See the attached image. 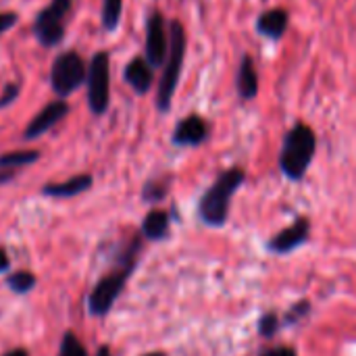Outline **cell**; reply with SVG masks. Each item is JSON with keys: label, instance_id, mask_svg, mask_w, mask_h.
I'll use <instances>...</instances> for the list:
<instances>
[{"label": "cell", "instance_id": "cell-1", "mask_svg": "<svg viewBox=\"0 0 356 356\" xmlns=\"http://www.w3.org/2000/svg\"><path fill=\"white\" fill-rule=\"evenodd\" d=\"M244 179H246V173L240 167H232V169L223 171L215 179V184L202 194V198L198 202V215L207 225H213V227L225 225V221L229 217L232 198L240 190Z\"/></svg>", "mask_w": 356, "mask_h": 356}, {"label": "cell", "instance_id": "cell-2", "mask_svg": "<svg viewBox=\"0 0 356 356\" xmlns=\"http://www.w3.org/2000/svg\"><path fill=\"white\" fill-rule=\"evenodd\" d=\"M315 150H317L315 131L307 123H296L286 134V140H284V148L280 154L282 173L292 181H300L313 163Z\"/></svg>", "mask_w": 356, "mask_h": 356}, {"label": "cell", "instance_id": "cell-3", "mask_svg": "<svg viewBox=\"0 0 356 356\" xmlns=\"http://www.w3.org/2000/svg\"><path fill=\"white\" fill-rule=\"evenodd\" d=\"M138 250H140V240H134L125 254H123V261H121V267L111 271L108 275H104L96 286L94 290L90 292V298H88V307H90V313L96 315V317H102L111 311V307L115 305V300L119 298L129 273L134 271V265H136V257H138Z\"/></svg>", "mask_w": 356, "mask_h": 356}, {"label": "cell", "instance_id": "cell-4", "mask_svg": "<svg viewBox=\"0 0 356 356\" xmlns=\"http://www.w3.org/2000/svg\"><path fill=\"white\" fill-rule=\"evenodd\" d=\"M186 56V31L179 21H171L169 25V52L165 58V69L156 90V106L161 113H167L173 102V94L177 90V81L181 75Z\"/></svg>", "mask_w": 356, "mask_h": 356}, {"label": "cell", "instance_id": "cell-5", "mask_svg": "<svg viewBox=\"0 0 356 356\" xmlns=\"http://www.w3.org/2000/svg\"><path fill=\"white\" fill-rule=\"evenodd\" d=\"M71 6L73 0H50V4L35 15L31 31L42 46L52 48L63 42Z\"/></svg>", "mask_w": 356, "mask_h": 356}, {"label": "cell", "instance_id": "cell-6", "mask_svg": "<svg viewBox=\"0 0 356 356\" xmlns=\"http://www.w3.org/2000/svg\"><path fill=\"white\" fill-rule=\"evenodd\" d=\"M88 79L86 60L75 50L60 52L50 67V86L58 98H67Z\"/></svg>", "mask_w": 356, "mask_h": 356}, {"label": "cell", "instance_id": "cell-7", "mask_svg": "<svg viewBox=\"0 0 356 356\" xmlns=\"http://www.w3.org/2000/svg\"><path fill=\"white\" fill-rule=\"evenodd\" d=\"M88 104L94 115H102L111 102V58L106 52H96L88 69Z\"/></svg>", "mask_w": 356, "mask_h": 356}, {"label": "cell", "instance_id": "cell-8", "mask_svg": "<svg viewBox=\"0 0 356 356\" xmlns=\"http://www.w3.org/2000/svg\"><path fill=\"white\" fill-rule=\"evenodd\" d=\"M167 52H169V38H167L165 17L161 10H152V15L148 17V23H146V60H148V65L152 69L165 65Z\"/></svg>", "mask_w": 356, "mask_h": 356}, {"label": "cell", "instance_id": "cell-9", "mask_svg": "<svg viewBox=\"0 0 356 356\" xmlns=\"http://www.w3.org/2000/svg\"><path fill=\"white\" fill-rule=\"evenodd\" d=\"M309 234H311V221L307 217L296 219L290 227L282 229L280 234H275L269 242V248L275 254H288L294 252L296 248H300L302 244L309 242Z\"/></svg>", "mask_w": 356, "mask_h": 356}, {"label": "cell", "instance_id": "cell-10", "mask_svg": "<svg viewBox=\"0 0 356 356\" xmlns=\"http://www.w3.org/2000/svg\"><path fill=\"white\" fill-rule=\"evenodd\" d=\"M69 113V104L60 98V100H52L48 102L25 127V140H33V138H40L42 134H46L48 129H52L60 119H65Z\"/></svg>", "mask_w": 356, "mask_h": 356}, {"label": "cell", "instance_id": "cell-11", "mask_svg": "<svg viewBox=\"0 0 356 356\" xmlns=\"http://www.w3.org/2000/svg\"><path fill=\"white\" fill-rule=\"evenodd\" d=\"M209 136L207 121L198 115H188L181 119L173 131V144L177 146H200Z\"/></svg>", "mask_w": 356, "mask_h": 356}, {"label": "cell", "instance_id": "cell-12", "mask_svg": "<svg viewBox=\"0 0 356 356\" xmlns=\"http://www.w3.org/2000/svg\"><path fill=\"white\" fill-rule=\"evenodd\" d=\"M127 86L136 92V94H146L150 88H152V81H154V75H152V67L148 65L146 58H131L125 67V73H123Z\"/></svg>", "mask_w": 356, "mask_h": 356}, {"label": "cell", "instance_id": "cell-13", "mask_svg": "<svg viewBox=\"0 0 356 356\" xmlns=\"http://www.w3.org/2000/svg\"><path fill=\"white\" fill-rule=\"evenodd\" d=\"M288 23H290V17L284 8H271V10H265L259 21H257V31L271 38V40H280L286 29H288Z\"/></svg>", "mask_w": 356, "mask_h": 356}, {"label": "cell", "instance_id": "cell-14", "mask_svg": "<svg viewBox=\"0 0 356 356\" xmlns=\"http://www.w3.org/2000/svg\"><path fill=\"white\" fill-rule=\"evenodd\" d=\"M90 186H92V175L81 173V175H75L67 181L48 184V186H44L42 192L46 196H52V198H71V196H77V194L90 190Z\"/></svg>", "mask_w": 356, "mask_h": 356}, {"label": "cell", "instance_id": "cell-15", "mask_svg": "<svg viewBox=\"0 0 356 356\" xmlns=\"http://www.w3.org/2000/svg\"><path fill=\"white\" fill-rule=\"evenodd\" d=\"M238 92L244 100H252L259 94V75L250 54H244L238 69Z\"/></svg>", "mask_w": 356, "mask_h": 356}, {"label": "cell", "instance_id": "cell-16", "mask_svg": "<svg viewBox=\"0 0 356 356\" xmlns=\"http://www.w3.org/2000/svg\"><path fill=\"white\" fill-rule=\"evenodd\" d=\"M169 215L161 209L150 211L142 221V234L148 240H163L169 234Z\"/></svg>", "mask_w": 356, "mask_h": 356}, {"label": "cell", "instance_id": "cell-17", "mask_svg": "<svg viewBox=\"0 0 356 356\" xmlns=\"http://www.w3.org/2000/svg\"><path fill=\"white\" fill-rule=\"evenodd\" d=\"M40 159L38 150H13L0 156V169H19L31 165Z\"/></svg>", "mask_w": 356, "mask_h": 356}, {"label": "cell", "instance_id": "cell-18", "mask_svg": "<svg viewBox=\"0 0 356 356\" xmlns=\"http://www.w3.org/2000/svg\"><path fill=\"white\" fill-rule=\"evenodd\" d=\"M123 0H102V27L106 31H115L121 21Z\"/></svg>", "mask_w": 356, "mask_h": 356}, {"label": "cell", "instance_id": "cell-19", "mask_svg": "<svg viewBox=\"0 0 356 356\" xmlns=\"http://www.w3.org/2000/svg\"><path fill=\"white\" fill-rule=\"evenodd\" d=\"M8 286H10L13 292L25 294V292H29L35 286V275L29 273V271H17V273L8 275Z\"/></svg>", "mask_w": 356, "mask_h": 356}, {"label": "cell", "instance_id": "cell-20", "mask_svg": "<svg viewBox=\"0 0 356 356\" xmlns=\"http://www.w3.org/2000/svg\"><path fill=\"white\" fill-rule=\"evenodd\" d=\"M58 356H88L83 344L79 342V338L71 332H67L60 340V348H58Z\"/></svg>", "mask_w": 356, "mask_h": 356}, {"label": "cell", "instance_id": "cell-21", "mask_svg": "<svg viewBox=\"0 0 356 356\" xmlns=\"http://www.w3.org/2000/svg\"><path fill=\"white\" fill-rule=\"evenodd\" d=\"M169 190V181L165 179H154V181H148L146 188H144V200L148 202H156V200H163L165 194Z\"/></svg>", "mask_w": 356, "mask_h": 356}, {"label": "cell", "instance_id": "cell-22", "mask_svg": "<svg viewBox=\"0 0 356 356\" xmlns=\"http://www.w3.org/2000/svg\"><path fill=\"white\" fill-rule=\"evenodd\" d=\"M280 325H282V321H280V317H277L275 313H265V315L259 319V334H261L263 338H271V336L277 334Z\"/></svg>", "mask_w": 356, "mask_h": 356}, {"label": "cell", "instance_id": "cell-23", "mask_svg": "<svg viewBox=\"0 0 356 356\" xmlns=\"http://www.w3.org/2000/svg\"><path fill=\"white\" fill-rule=\"evenodd\" d=\"M309 311H311V302H309V300H302V302L290 307L288 315L284 317V323H286V325H294V323H298L302 317H307Z\"/></svg>", "mask_w": 356, "mask_h": 356}, {"label": "cell", "instance_id": "cell-24", "mask_svg": "<svg viewBox=\"0 0 356 356\" xmlns=\"http://www.w3.org/2000/svg\"><path fill=\"white\" fill-rule=\"evenodd\" d=\"M19 83H6L4 86V90H2V94H0V108H4V106H8L10 102H15L17 100V96H19Z\"/></svg>", "mask_w": 356, "mask_h": 356}, {"label": "cell", "instance_id": "cell-25", "mask_svg": "<svg viewBox=\"0 0 356 356\" xmlns=\"http://www.w3.org/2000/svg\"><path fill=\"white\" fill-rule=\"evenodd\" d=\"M17 21H19V15H17L15 10H2V13H0V35H2L8 27H13Z\"/></svg>", "mask_w": 356, "mask_h": 356}, {"label": "cell", "instance_id": "cell-26", "mask_svg": "<svg viewBox=\"0 0 356 356\" xmlns=\"http://www.w3.org/2000/svg\"><path fill=\"white\" fill-rule=\"evenodd\" d=\"M261 356H298L296 350L292 346H277V348H271V350H265Z\"/></svg>", "mask_w": 356, "mask_h": 356}, {"label": "cell", "instance_id": "cell-27", "mask_svg": "<svg viewBox=\"0 0 356 356\" xmlns=\"http://www.w3.org/2000/svg\"><path fill=\"white\" fill-rule=\"evenodd\" d=\"M15 177V169H0V184H6Z\"/></svg>", "mask_w": 356, "mask_h": 356}, {"label": "cell", "instance_id": "cell-28", "mask_svg": "<svg viewBox=\"0 0 356 356\" xmlns=\"http://www.w3.org/2000/svg\"><path fill=\"white\" fill-rule=\"evenodd\" d=\"M8 267H10V263H8L6 250H4V248H0V273H2V271H6Z\"/></svg>", "mask_w": 356, "mask_h": 356}, {"label": "cell", "instance_id": "cell-29", "mask_svg": "<svg viewBox=\"0 0 356 356\" xmlns=\"http://www.w3.org/2000/svg\"><path fill=\"white\" fill-rule=\"evenodd\" d=\"M2 356H29V353H27L25 348H15V350H8V353H4Z\"/></svg>", "mask_w": 356, "mask_h": 356}, {"label": "cell", "instance_id": "cell-30", "mask_svg": "<svg viewBox=\"0 0 356 356\" xmlns=\"http://www.w3.org/2000/svg\"><path fill=\"white\" fill-rule=\"evenodd\" d=\"M96 356H111L108 346H100V348H98V353H96Z\"/></svg>", "mask_w": 356, "mask_h": 356}, {"label": "cell", "instance_id": "cell-31", "mask_svg": "<svg viewBox=\"0 0 356 356\" xmlns=\"http://www.w3.org/2000/svg\"><path fill=\"white\" fill-rule=\"evenodd\" d=\"M144 356H167L165 353H150V355H144Z\"/></svg>", "mask_w": 356, "mask_h": 356}]
</instances>
